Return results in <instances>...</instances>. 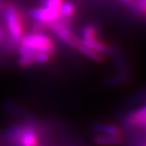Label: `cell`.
Returning a JSON list of instances; mask_svg holds the SVG:
<instances>
[{"instance_id":"1","label":"cell","mask_w":146,"mask_h":146,"mask_svg":"<svg viewBox=\"0 0 146 146\" xmlns=\"http://www.w3.org/2000/svg\"><path fill=\"white\" fill-rule=\"evenodd\" d=\"M21 43L20 53H26L31 50L46 51L52 53L55 50V44L48 35L41 33H33L27 34L19 41Z\"/></svg>"},{"instance_id":"4","label":"cell","mask_w":146,"mask_h":146,"mask_svg":"<svg viewBox=\"0 0 146 146\" xmlns=\"http://www.w3.org/2000/svg\"><path fill=\"white\" fill-rule=\"evenodd\" d=\"M146 123V104L130 112L125 117L123 124L128 129L141 128Z\"/></svg>"},{"instance_id":"3","label":"cell","mask_w":146,"mask_h":146,"mask_svg":"<svg viewBox=\"0 0 146 146\" xmlns=\"http://www.w3.org/2000/svg\"><path fill=\"white\" fill-rule=\"evenodd\" d=\"M13 137L19 146H39L37 134L30 126L16 127L13 132Z\"/></svg>"},{"instance_id":"12","label":"cell","mask_w":146,"mask_h":146,"mask_svg":"<svg viewBox=\"0 0 146 146\" xmlns=\"http://www.w3.org/2000/svg\"><path fill=\"white\" fill-rule=\"evenodd\" d=\"M33 51L34 50H31V51L26 52V53L21 54V56H20L19 60H18L19 65L22 66H31L35 63V61H34Z\"/></svg>"},{"instance_id":"14","label":"cell","mask_w":146,"mask_h":146,"mask_svg":"<svg viewBox=\"0 0 146 146\" xmlns=\"http://www.w3.org/2000/svg\"><path fill=\"white\" fill-rule=\"evenodd\" d=\"M135 10L139 13L146 15V0H136Z\"/></svg>"},{"instance_id":"11","label":"cell","mask_w":146,"mask_h":146,"mask_svg":"<svg viewBox=\"0 0 146 146\" xmlns=\"http://www.w3.org/2000/svg\"><path fill=\"white\" fill-rule=\"evenodd\" d=\"M59 13L62 17H66V18H69L70 16L73 15V13H75V6L72 4L71 2H65L63 3L61 6Z\"/></svg>"},{"instance_id":"7","label":"cell","mask_w":146,"mask_h":146,"mask_svg":"<svg viewBox=\"0 0 146 146\" xmlns=\"http://www.w3.org/2000/svg\"><path fill=\"white\" fill-rule=\"evenodd\" d=\"M93 130L98 134H106V135L121 136V129L119 126L112 123L106 122H96L93 124Z\"/></svg>"},{"instance_id":"5","label":"cell","mask_w":146,"mask_h":146,"mask_svg":"<svg viewBox=\"0 0 146 146\" xmlns=\"http://www.w3.org/2000/svg\"><path fill=\"white\" fill-rule=\"evenodd\" d=\"M30 15L33 17L37 22L44 23V24H48L54 20H56L61 17L59 11H54L46 7H41L33 9L30 11Z\"/></svg>"},{"instance_id":"13","label":"cell","mask_w":146,"mask_h":146,"mask_svg":"<svg viewBox=\"0 0 146 146\" xmlns=\"http://www.w3.org/2000/svg\"><path fill=\"white\" fill-rule=\"evenodd\" d=\"M63 3V0H44L45 7L49 8L54 11H59Z\"/></svg>"},{"instance_id":"16","label":"cell","mask_w":146,"mask_h":146,"mask_svg":"<svg viewBox=\"0 0 146 146\" xmlns=\"http://www.w3.org/2000/svg\"><path fill=\"white\" fill-rule=\"evenodd\" d=\"M142 146H146V143H145V144H143V145H142Z\"/></svg>"},{"instance_id":"2","label":"cell","mask_w":146,"mask_h":146,"mask_svg":"<svg viewBox=\"0 0 146 146\" xmlns=\"http://www.w3.org/2000/svg\"><path fill=\"white\" fill-rule=\"evenodd\" d=\"M5 19L11 38L14 41H20L23 36V20L19 11L13 5L6 8Z\"/></svg>"},{"instance_id":"10","label":"cell","mask_w":146,"mask_h":146,"mask_svg":"<svg viewBox=\"0 0 146 146\" xmlns=\"http://www.w3.org/2000/svg\"><path fill=\"white\" fill-rule=\"evenodd\" d=\"M98 29L94 25H86L82 29L81 34H82V40L89 39V38L98 37Z\"/></svg>"},{"instance_id":"6","label":"cell","mask_w":146,"mask_h":146,"mask_svg":"<svg viewBox=\"0 0 146 146\" xmlns=\"http://www.w3.org/2000/svg\"><path fill=\"white\" fill-rule=\"evenodd\" d=\"M83 42L86 44V46H88L90 48H92L93 50L103 54L104 56L106 54H110L111 51H112L111 46H109L106 43H104L102 40H100L98 37L84 39V40H83Z\"/></svg>"},{"instance_id":"9","label":"cell","mask_w":146,"mask_h":146,"mask_svg":"<svg viewBox=\"0 0 146 146\" xmlns=\"http://www.w3.org/2000/svg\"><path fill=\"white\" fill-rule=\"evenodd\" d=\"M76 49L80 51L82 54H84V56H86L87 58L94 61V62L102 63V62H104V57L103 54L99 53V52L93 50L92 48H90L88 46H86V44L83 42V40L81 41V43L78 45Z\"/></svg>"},{"instance_id":"15","label":"cell","mask_w":146,"mask_h":146,"mask_svg":"<svg viewBox=\"0 0 146 146\" xmlns=\"http://www.w3.org/2000/svg\"><path fill=\"white\" fill-rule=\"evenodd\" d=\"M4 37H5V31L2 28H0V43L3 41Z\"/></svg>"},{"instance_id":"8","label":"cell","mask_w":146,"mask_h":146,"mask_svg":"<svg viewBox=\"0 0 146 146\" xmlns=\"http://www.w3.org/2000/svg\"><path fill=\"white\" fill-rule=\"evenodd\" d=\"M95 144L100 146H112L119 145L121 143L122 139L121 136H114V135H106V134H98L93 139Z\"/></svg>"}]
</instances>
